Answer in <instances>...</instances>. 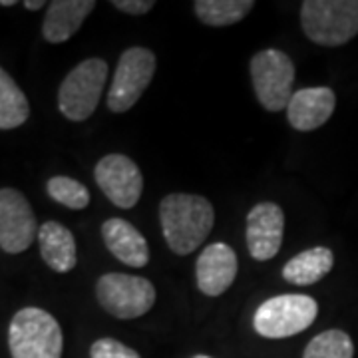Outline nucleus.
<instances>
[{"label":"nucleus","mask_w":358,"mask_h":358,"mask_svg":"<svg viewBox=\"0 0 358 358\" xmlns=\"http://www.w3.org/2000/svg\"><path fill=\"white\" fill-rule=\"evenodd\" d=\"M159 221L167 247L176 255H189L209 237L215 211L201 195L169 193L159 203Z\"/></svg>","instance_id":"obj_1"},{"label":"nucleus","mask_w":358,"mask_h":358,"mask_svg":"<svg viewBox=\"0 0 358 358\" xmlns=\"http://www.w3.org/2000/svg\"><path fill=\"white\" fill-rule=\"evenodd\" d=\"M8 348L13 358H62V329L44 308H20L8 327Z\"/></svg>","instance_id":"obj_2"},{"label":"nucleus","mask_w":358,"mask_h":358,"mask_svg":"<svg viewBox=\"0 0 358 358\" xmlns=\"http://www.w3.org/2000/svg\"><path fill=\"white\" fill-rule=\"evenodd\" d=\"M307 38L320 46H343L358 34V0H307L301 4Z\"/></svg>","instance_id":"obj_3"},{"label":"nucleus","mask_w":358,"mask_h":358,"mask_svg":"<svg viewBox=\"0 0 358 358\" xmlns=\"http://www.w3.org/2000/svg\"><path fill=\"white\" fill-rule=\"evenodd\" d=\"M110 66L102 58H88L68 74L58 90V110L70 122H84L96 112Z\"/></svg>","instance_id":"obj_4"},{"label":"nucleus","mask_w":358,"mask_h":358,"mask_svg":"<svg viewBox=\"0 0 358 358\" xmlns=\"http://www.w3.org/2000/svg\"><path fill=\"white\" fill-rule=\"evenodd\" d=\"M319 315V305L308 294H279L255 310L253 327L265 338H289L307 331Z\"/></svg>","instance_id":"obj_5"},{"label":"nucleus","mask_w":358,"mask_h":358,"mask_svg":"<svg viewBox=\"0 0 358 358\" xmlns=\"http://www.w3.org/2000/svg\"><path fill=\"white\" fill-rule=\"evenodd\" d=\"M96 296L106 313L122 320L143 317L155 305V287L143 277L106 273L96 282Z\"/></svg>","instance_id":"obj_6"},{"label":"nucleus","mask_w":358,"mask_h":358,"mask_svg":"<svg viewBox=\"0 0 358 358\" xmlns=\"http://www.w3.org/2000/svg\"><path fill=\"white\" fill-rule=\"evenodd\" d=\"M251 80L257 100L267 112H281L293 96L294 64L282 50L257 52L251 58Z\"/></svg>","instance_id":"obj_7"},{"label":"nucleus","mask_w":358,"mask_h":358,"mask_svg":"<svg viewBox=\"0 0 358 358\" xmlns=\"http://www.w3.org/2000/svg\"><path fill=\"white\" fill-rule=\"evenodd\" d=\"M155 74V54L141 46H131L120 56L114 80L108 90V108L114 114H124L134 108Z\"/></svg>","instance_id":"obj_8"},{"label":"nucleus","mask_w":358,"mask_h":358,"mask_svg":"<svg viewBox=\"0 0 358 358\" xmlns=\"http://www.w3.org/2000/svg\"><path fill=\"white\" fill-rule=\"evenodd\" d=\"M38 223L24 193L13 187L0 189V249L18 255L38 237Z\"/></svg>","instance_id":"obj_9"},{"label":"nucleus","mask_w":358,"mask_h":358,"mask_svg":"<svg viewBox=\"0 0 358 358\" xmlns=\"http://www.w3.org/2000/svg\"><path fill=\"white\" fill-rule=\"evenodd\" d=\"M94 178L103 195L120 209H131L140 201L143 192V176L140 167L128 155H103L94 169Z\"/></svg>","instance_id":"obj_10"},{"label":"nucleus","mask_w":358,"mask_h":358,"mask_svg":"<svg viewBox=\"0 0 358 358\" xmlns=\"http://www.w3.org/2000/svg\"><path fill=\"white\" fill-rule=\"evenodd\" d=\"M285 213L277 203H257L247 215V249L255 261H271L281 251Z\"/></svg>","instance_id":"obj_11"},{"label":"nucleus","mask_w":358,"mask_h":358,"mask_svg":"<svg viewBox=\"0 0 358 358\" xmlns=\"http://www.w3.org/2000/svg\"><path fill=\"white\" fill-rule=\"evenodd\" d=\"M239 271L237 253L227 243H211L197 257L195 279L199 291L207 296H219L229 289Z\"/></svg>","instance_id":"obj_12"},{"label":"nucleus","mask_w":358,"mask_h":358,"mask_svg":"<svg viewBox=\"0 0 358 358\" xmlns=\"http://www.w3.org/2000/svg\"><path fill=\"white\" fill-rule=\"evenodd\" d=\"M334 106L336 96L331 88H303L291 96L287 106V120L299 131H313L331 120Z\"/></svg>","instance_id":"obj_13"},{"label":"nucleus","mask_w":358,"mask_h":358,"mask_svg":"<svg viewBox=\"0 0 358 358\" xmlns=\"http://www.w3.org/2000/svg\"><path fill=\"white\" fill-rule=\"evenodd\" d=\"M102 239L108 251L124 265L145 267L150 261V247L145 237L129 221L112 217L103 221Z\"/></svg>","instance_id":"obj_14"},{"label":"nucleus","mask_w":358,"mask_h":358,"mask_svg":"<svg viewBox=\"0 0 358 358\" xmlns=\"http://www.w3.org/2000/svg\"><path fill=\"white\" fill-rule=\"evenodd\" d=\"M96 8L94 0H54L48 4V10L44 16L42 34L50 44H62L70 40L88 14Z\"/></svg>","instance_id":"obj_15"},{"label":"nucleus","mask_w":358,"mask_h":358,"mask_svg":"<svg viewBox=\"0 0 358 358\" xmlns=\"http://www.w3.org/2000/svg\"><path fill=\"white\" fill-rule=\"evenodd\" d=\"M40 255L56 273H70L76 267V239L72 231L58 221H46L38 229Z\"/></svg>","instance_id":"obj_16"},{"label":"nucleus","mask_w":358,"mask_h":358,"mask_svg":"<svg viewBox=\"0 0 358 358\" xmlns=\"http://www.w3.org/2000/svg\"><path fill=\"white\" fill-rule=\"evenodd\" d=\"M334 265V255L329 247H313L299 255H294L282 267V279L296 287H307L320 281L331 273Z\"/></svg>","instance_id":"obj_17"},{"label":"nucleus","mask_w":358,"mask_h":358,"mask_svg":"<svg viewBox=\"0 0 358 358\" xmlns=\"http://www.w3.org/2000/svg\"><path fill=\"white\" fill-rule=\"evenodd\" d=\"M30 115V103L14 78L0 66V129L20 128Z\"/></svg>","instance_id":"obj_18"},{"label":"nucleus","mask_w":358,"mask_h":358,"mask_svg":"<svg viewBox=\"0 0 358 358\" xmlns=\"http://www.w3.org/2000/svg\"><path fill=\"white\" fill-rule=\"evenodd\" d=\"M253 8V0H197L193 4L197 18L207 26L237 24Z\"/></svg>","instance_id":"obj_19"},{"label":"nucleus","mask_w":358,"mask_h":358,"mask_svg":"<svg viewBox=\"0 0 358 358\" xmlns=\"http://www.w3.org/2000/svg\"><path fill=\"white\" fill-rule=\"evenodd\" d=\"M355 345L352 338L338 329H331L317 334L305 348L303 358H352Z\"/></svg>","instance_id":"obj_20"},{"label":"nucleus","mask_w":358,"mask_h":358,"mask_svg":"<svg viewBox=\"0 0 358 358\" xmlns=\"http://www.w3.org/2000/svg\"><path fill=\"white\" fill-rule=\"evenodd\" d=\"M46 192L56 203L64 205L74 211H82L90 205L88 187L76 179L66 178V176H56V178L48 179Z\"/></svg>","instance_id":"obj_21"},{"label":"nucleus","mask_w":358,"mask_h":358,"mask_svg":"<svg viewBox=\"0 0 358 358\" xmlns=\"http://www.w3.org/2000/svg\"><path fill=\"white\" fill-rule=\"evenodd\" d=\"M92 358H141L134 348H129L124 343L115 338H100L90 348Z\"/></svg>","instance_id":"obj_22"},{"label":"nucleus","mask_w":358,"mask_h":358,"mask_svg":"<svg viewBox=\"0 0 358 358\" xmlns=\"http://www.w3.org/2000/svg\"><path fill=\"white\" fill-rule=\"evenodd\" d=\"M112 4H114V8L126 14H131V16L148 14L155 6L154 0H114Z\"/></svg>","instance_id":"obj_23"},{"label":"nucleus","mask_w":358,"mask_h":358,"mask_svg":"<svg viewBox=\"0 0 358 358\" xmlns=\"http://www.w3.org/2000/svg\"><path fill=\"white\" fill-rule=\"evenodd\" d=\"M24 6L28 8V10H38V8H42V6H46V2H44V0H36V2H32V0H26Z\"/></svg>","instance_id":"obj_24"},{"label":"nucleus","mask_w":358,"mask_h":358,"mask_svg":"<svg viewBox=\"0 0 358 358\" xmlns=\"http://www.w3.org/2000/svg\"><path fill=\"white\" fill-rule=\"evenodd\" d=\"M16 0H0V6H14Z\"/></svg>","instance_id":"obj_25"},{"label":"nucleus","mask_w":358,"mask_h":358,"mask_svg":"<svg viewBox=\"0 0 358 358\" xmlns=\"http://www.w3.org/2000/svg\"><path fill=\"white\" fill-rule=\"evenodd\" d=\"M193 358H211V357H207V355H197V357H193Z\"/></svg>","instance_id":"obj_26"}]
</instances>
